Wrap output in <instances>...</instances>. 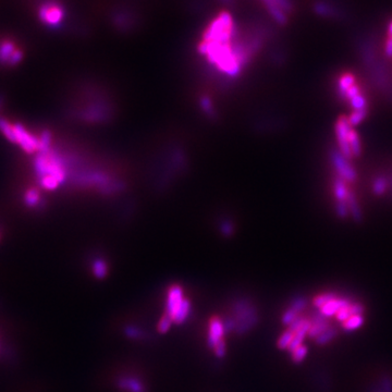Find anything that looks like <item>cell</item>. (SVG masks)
<instances>
[{"mask_svg":"<svg viewBox=\"0 0 392 392\" xmlns=\"http://www.w3.org/2000/svg\"><path fill=\"white\" fill-rule=\"evenodd\" d=\"M385 52L388 57H392V37L389 36L386 42V47H385Z\"/></svg>","mask_w":392,"mask_h":392,"instance_id":"33","label":"cell"},{"mask_svg":"<svg viewBox=\"0 0 392 392\" xmlns=\"http://www.w3.org/2000/svg\"><path fill=\"white\" fill-rule=\"evenodd\" d=\"M293 336L294 333L287 329L283 333H281V336L279 337V339H278L277 347L280 350H289L293 340Z\"/></svg>","mask_w":392,"mask_h":392,"instance_id":"19","label":"cell"},{"mask_svg":"<svg viewBox=\"0 0 392 392\" xmlns=\"http://www.w3.org/2000/svg\"><path fill=\"white\" fill-rule=\"evenodd\" d=\"M307 353H308V348L305 345L299 347L298 349L294 350L293 352H291L292 362L293 363H297V364L302 363L306 358Z\"/></svg>","mask_w":392,"mask_h":392,"instance_id":"21","label":"cell"},{"mask_svg":"<svg viewBox=\"0 0 392 392\" xmlns=\"http://www.w3.org/2000/svg\"><path fill=\"white\" fill-rule=\"evenodd\" d=\"M350 310H351V314H352V316L353 315H363L365 307L361 303H352L350 305Z\"/></svg>","mask_w":392,"mask_h":392,"instance_id":"32","label":"cell"},{"mask_svg":"<svg viewBox=\"0 0 392 392\" xmlns=\"http://www.w3.org/2000/svg\"><path fill=\"white\" fill-rule=\"evenodd\" d=\"M366 110H354V112L351 113V116L349 117V122L351 126H356L365 119L366 117Z\"/></svg>","mask_w":392,"mask_h":392,"instance_id":"27","label":"cell"},{"mask_svg":"<svg viewBox=\"0 0 392 392\" xmlns=\"http://www.w3.org/2000/svg\"><path fill=\"white\" fill-rule=\"evenodd\" d=\"M36 173L40 183L48 190H54L64 179V171L60 160L45 152L36 159Z\"/></svg>","mask_w":392,"mask_h":392,"instance_id":"1","label":"cell"},{"mask_svg":"<svg viewBox=\"0 0 392 392\" xmlns=\"http://www.w3.org/2000/svg\"><path fill=\"white\" fill-rule=\"evenodd\" d=\"M336 294L334 293H331V292H326V293H323V294H320V296L315 297V299L313 300V304L315 307H317L318 309H321L323 306H325L328 302L332 301L333 299H336Z\"/></svg>","mask_w":392,"mask_h":392,"instance_id":"20","label":"cell"},{"mask_svg":"<svg viewBox=\"0 0 392 392\" xmlns=\"http://www.w3.org/2000/svg\"><path fill=\"white\" fill-rule=\"evenodd\" d=\"M124 332L126 334V337H128L129 339H132V340H138V339H142V337H143V331L134 325L126 326Z\"/></svg>","mask_w":392,"mask_h":392,"instance_id":"23","label":"cell"},{"mask_svg":"<svg viewBox=\"0 0 392 392\" xmlns=\"http://www.w3.org/2000/svg\"><path fill=\"white\" fill-rule=\"evenodd\" d=\"M351 304H352V303H351ZM351 316H352V314H351L350 306H347V307H343V308H341L339 310V312L336 315V318H337L338 322L343 324L345 322H347Z\"/></svg>","mask_w":392,"mask_h":392,"instance_id":"30","label":"cell"},{"mask_svg":"<svg viewBox=\"0 0 392 392\" xmlns=\"http://www.w3.org/2000/svg\"><path fill=\"white\" fill-rule=\"evenodd\" d=\"M212 352H214L216 357L224 358L227 354V342H226V340L218 343V345L214 349H212Z\"/></svg>","mask_w":392,"mask_h":392,"instance_id":"29","label":"cell"},{"mask_svg":"<svg viewBox=\"0 0 392 392\" xmlns=\"http://www.w3.org/2000/svg\"><path fill=\"white\" fill-rule=\"evenodd\" d=\"M351 303H352V302H351L349 299L336 298V299H333L332 301L328 302V303H327L325 306H323L320 309V313L326 318L330 317V316H336L341 308L350 306Z\"/></svg>","mask_w":392,"mask_h":392,"instance_id":"11","label":"cell"},{"mask_svg":"<svg viewBox=\"0 0 392 392\" xmlns=\"http://www.w3.org/2000/svg\"><path fill=\"white\" fill-rule=\"evenodd\" d=\"M389 36L392 37V22L390 23V27H389Z\"/></svg>","mask_w":392,"mask_h":392,"instance_id":"34","label":"cell"},{"mask_svg":"<svg viewBox=\"0 0 392 392\" xmlns=\"http://www.w3.org/2000/svg\"><path fill=\"white\" fill-rule=\"evenodd\" d=\"M227 329L225 326V321L218 316L210 318L208 323V332H207V346L212 350L218 343L226 340L225 336Z\"/></svg>","mask_w":392,"mask_h":392,"instance_id":"5","label":"cell"},{"mask_svg":"<svg viewBox=\"0 0 392 392\" xmlns=\"http://www.w3.org/2000/svg\"><path fill=\"white\" fill-rule=\"evenodd\" d=\"M306 304H307V301L304 298L298 297V298H296L291 302V306L290 307L292 309L296 310L297 313H299L301 315L302 313H303V310L305 309Z\"/></svg>","mask_w":392,"mask_h":392,"instance_id":"25","label":"cell"},{"mask_svg":"<svg viewBox=\"0 0 392 392\" xmlns=\"http://www.w3.org/2000/svg\"><path fill=\"white\" fill-rule=\"evenodd\" d=\"M386 190V182L385 180L379 178L376 180V182L374 184V191L376 194H382Z\"/></svg>","mask_w":392,"mask_h":392,"instance_id":"31","label":"cell"},{"mask_svg":"<svg viewBox=\"0 0 392 392\" xmlns=\"http://www.w3.org/2000/svg\"><path fill=\"white\" fill-rule=\"evenodd\" d=\"M333 191H334V196H336V199L338 200V203L348 202V199L351 193H349L347 184L342 179H337L336 181H334Z\"/></svg>","mask_w":392,"mask_h":392,"instance_id":"13","label":"cell"},{"mask_svg":"<svg viewBox=\"0 0 392 392\" xmlns=\"http://www.w3.org/2000/svg\"><path fill=\"white\" fill-rule=\"evenodd\" d=\"M337 334H338L337 329L331 328V327H330L328 330L325 331L318 338H316L315 342L317 343L318 346H326V345H328V343H330L334 338H336Z\"/></svg>","mask_w":392,"mask_h":392,"instance_id":"18","label":"cell"},{"mask_svg":"<svg viewBox=\"0 0 392 392\" xmlns=\"http://www.w3.org/2000/svg\"><path fill=\"white\" fill-rule=\"evenodd\" d=\"M92 273L98 280L106 279L109 273V268L106 260L103 258H96L92 264Z\"/></svg>","mask_w":392,"mask_h":392,"instance_id":"12","label":"cell"},{"mask_svg":"<svg viewBox=\"0 0 392 392\" xmlns=\"http://www.w3.org/2000/svg\"><path fill=\"white\" fill-rule=\"evenodd\" d=\"M299 316H300L299 313H297L296 310L292 309L291 307H289L288 309H285L284 312H283V314H282V316H281V323H282L284 326L289 327L294 321L297 320V318H298Z\"/></svg>","mask_w":392,"mask_h":392,"instance_id":"24","label":"cell"},{"mask_svg":"<svg viewBox=\"0 0 392 392\" xmlns=\"http://www.w3.org/2000/svg\"><path fill=\"white\" fill-rule=\"evenodd\" d=\"M348 140H349V145H350V150L352 156H358L359 153H361V144H359L358 135L354 130L351 129Z\"/></svg>","mask_w":392,"mask_h":392,"instance_id":"17","label":"cell"},{"mask_svg":"<svg viewBox=\"0 0 392 392\" xmlns=\"http://www.w3.org/2000/svg\"><path fill=\"white\" fill-rule=\"evenodd\" d=\"M355 85V78L353 75L351 73H345V75L341 76L339 80V89H340V94L345 96L349 89Z\"/></svg>","mask_w":392,"mask_h":392,"instance_id":"15","label":"cell"},{"mask_svg":"<svg viewBox=\"0 0 392 392\" xmlns=\"http://www.w3.org/2000/svg\"><path fill=\"white\" fill-rule=\"evenodd\" d=\"M62 16L63 12L61 8L53 4L44 5L39 10V19L51 27L58 26L62 20Z\"/></svg>","mask_w":392,"mask_h":392,"instance_id":"7","label":"cell"},{"mask_svg":"<svg viewBox=\"0 0 392 392\" xmlns=\"http://www.w3.org/2000/svg\"><path fill=\"white\" fill-rule=\"evenodd\" d=\"M173 324H174V322H173V320H171V318L168 316V315H163V316H161L160 317V320L158 321V324H157V331L160 333V334H165V333H167L169 330H170V328H171V326H173Z\"/></svg>","mask_w":392,"mask_h":392,"instance_id":"22","label":"cell"},{"mask_svg":"<svg viewBox=\"0 0 392 392\" xmlns=\"http://www.w3.org/2000/svg\"><path fill=\"white\" fill-rule=\"evenodd\" d=\"M351 131V125L349 122V118L342 116L338 120L337 125H336V134L338 138V143L342 156H345L346 158H349L352 156L350 150V145H349V133Z\"/></svg>","mask_w":392,"mask_h":392,"instance_id":"6","label":"cell"},{"mask_svg":"<svg viewBox=\"0 0 392 392\" xmlns=\"http://www.w3.org/2000/svg\"><path fill=\"white\" fill-rule=\"evenodd\" d=\"M117 387L126 392H146L144 382L133 376H121L117 380Z\"/></svg>","mask_w":392,"mask_h":392,"instance_id":"9","label":"cell"},{"mask_svg":"<svg viewBox=\"0 0 392 392\" xmlns=\"http://www.w3.org/2000/svg\"><path fill=\"white\" fill-rule=\"evenodd\" d=\"M234 330L242 334L251 330L257 323V313L254 307L247 301H240L234 307V317L231 320Z\"/></svg>","mask_w":392,"mask_h":392,"instance_id":"3","label":"cell"},{"mask_svg":"<svg viewBox=\"0 0 392 392\" xmlns=\"http://www.w3.org/2000/svg\"><path fill=\"white\" fill-rule=\"evenodd\" d=\"M330 328V323L329 322H323V323H315V324H312V327H310V329L308 331V336L309 338L312 339H316L321 336V334H323L325 331H327Z\"/></svg>","mask_w":392,"mask_h":392,"instance_id":"16","label":"cell"},{"mask_svg":"<svg viewBox=\"0 0 392 392\" xmlns=\"http://www.w3.org/2000/svg\"><path fill=\"white\" fill-rule=\"evenodd\" d=\"M22 53L14 49V45L10 42L0 44V61L11 65L18 64L22 59Z\"/></svg>","mask_w":392,"mask_h":392,"instance_id":"8","label":"cell"},{"mask_svg":"<svg viewBox=\"0 0 392 392\" xmlns=\"http://www.w3.org/2000/svg\"><path fill=\"white\" fill-rule=\"evenodd\" d=\"M185 299L186 298L184 297V290L181 285L180 284L170 285L167 290V297H166V303H165L166 315H168L171 320H174L175 316L178 313V310L183 305Z\"/></svg>","mask_w":392,"mask_h":392,"instance_id":"4","label":"cell"},{"mask_svg":"<svg viewBox=\"0 0 392 392\" xmlns=\"http://www.w3.org/2000/svg\"><path fill=\"white\" fill-rule=\"evenodd\" d=\"M0 130L8 140L19 144L21 149L27 153L31 154L39 150V140H36L34 136H32L22 126H11L9 122L0 120Z\"/></svg>","mask_w":392,"mask_h":392,"instance_id":"2","label":"cell"},{"mask_svg":"<svg viewBox=\"0 0 392 392\" xmlns=\"http://www.w3.org/2000/svg\"><path fill=\"white\" fill-rule=\"evenodd\" d=\"M333 163H334V167L337 168L338 173L342 179L347 180V181H354L355 178H356V174H355L354 169L349 165L345 156H342V155L334 154L333 155Z\"/></svg>","mask_w":392,"mask_h":392,"instance_id":"10","label":"cell"},{"mask_svg":"<svg viewBox=\"0 0 392 392\" xmlns=\"http://www.w3.org/2000/svg\"><path fill=\"white\" fill-rule=\"evenodd\" d=\"M364 325V317L363 315H353L351 316L347 322L342 324L343 329L347 331H354L361 328Z\"/></svg>","mask_w":392,"mask_h":392,"instance_id":"14","label":"cell"},{"mask_svg":"<svg viewBox=\"0 0 392 392\" xmlns=\"http://www.w3.org/2000/svg\"><path fill=\"white\" fill-rule=\"evenodd\" d=\"M350 104L355 110H365L366 100L362 94H358L357 96L351 98Z\"/></svg>","mask_w":392,"mask_h":392,"instance_id":"26","label":"cell"},{"mask_svg":"<svg viewBox=\"0 0 392 392\" xmlns=\"http://www.w3.org/2000/svg\"><path fill=\"white\" fill-rule=\"evenodd\" d=\"M39 202V193L36 190H29L26 194V203L28 204V206L33 207L36 206Z\"/></svg>","mask_w":392,"mask_h":392,"instance_id":"28","label":"cell"}]
</instances>
